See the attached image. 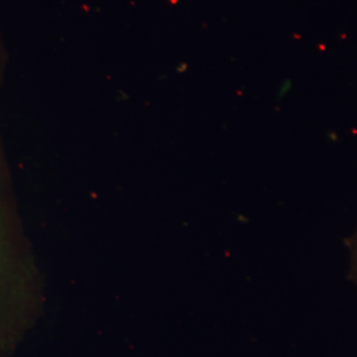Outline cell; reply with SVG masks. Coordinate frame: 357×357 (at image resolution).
Masks as SVG:
<instances>
[{"label":"cell","instance_id":"obj_1","mask_svg":"<svg viewBox=\"0 0 357 357\" xmlns=\"http://www.w3.org/2000/svg\"><path fill=\"white\" fill-rule=\"evenodd\" d=\"M0 184V326L28 298V265Z\"/></svg>","mask_w":357,"mask_h":357},{"label":"cell","instance_id":"obj_2","mask_svg":"<svg viewBox=\"0 0 357 357\" xmlns=\"http://www.w3.org/2000/svg\"><path fill=\"white\" fill-rule=\"evenodd\" d=\"M351 277L357 284V230L351 240Z\"/></svg>","mask_w":357,"mask_h":357}]
</instances>
